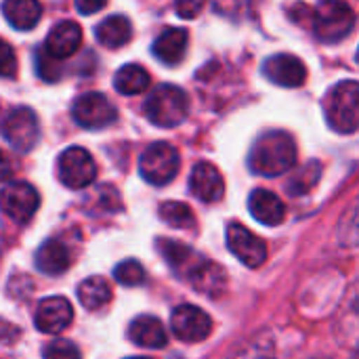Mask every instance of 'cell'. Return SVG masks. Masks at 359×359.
<instances>
[{
	"mask_svg": "<svg viewBox=\"0 0 359 359\" xmlns=\"http://www.w3.org/2000/svg\"><path fill=\"white\" fill-rule=\"evenodd\" d=\"M156 248L164 257L168 267L181 280H185L194 290H198L200 294H206L210 299H219L225 292L227 273L215 261L198 255L194 248H189L183 242H177V240L160 238L156 242Z\"/></svg>",
	"mask_w": 359,
	"mask_h": 359,
	"instance_id": "6da1fadb",
	"label": "cell"
},
{
	"mask_svg": "<svg viewBox=\"0 0 359 359\" xmlns=\"http://www.w3.org/2000/svg\"><path fill=\"white\" fill-rule=\"evenodd\" d=\"M297 162V143L292 135L284 130H271L263 135L248 156V166L252 172L263 177H280L288 172Z\"/></svg>",
	"mask_w": 359,
	"mask_h": 359,
	"instance_id": "7a4b0ae2",
	"label": "cell"
},
{
	"mask_svg": "<svg viewBox=\"0 0 359 359\" xmlns=\"http://www.w3.org/2000/svg\"><path fill=\"white\" fill-rule=\"evenodd\" d=\"M328 124L343 135H353L359 126V84L355 80L339 82L324 99Z\"/></svg>",
	"mask_w": 359,
	"mask_h": 359,
	"instance_id": "3957f363",
	"label": "cell"
},
{
	"mask_svg": "<svg viewBox=\"0 0 359 359\" xmlns=\"http://www.w3.org/2000/svg\"><path fill=\"white\" fill-rule=\"evenodd\" d=\"M189 114V97L183 88L175 84L158 86L145 101V116L151 124L162 128H172L181 124Z\"/></svg>",
	"mask_w": 359,
	"mask_h": 359,
	"instance_id": "277c9868",
	"label": "cell"
},
{
	"mask_svg": "<svg viewBox=\"0 0 359 359\" xmlns=\"http://www.w3.org/2000/svg\"><path fill=\"white\" fill-rule=\"evenodd\" d=\"M355 25V11L345 0H322L313 11L311 29L322 42L343 40Z\"/></svg>",
	"mask_w": 359,
	"mask_h": 359,
	"instance_id": "5b68a950",
	"label": "cell"
},
{
	"mask_svg": "<svg viewBox=\"0 0 359 359\" xmlns=\"http://www.w3.org/2000/svg\"><path fill=\"white\" fill-rule=\"evenodd\" d=\"M181 166V156L179 151L166 143V141H156L151 143L139 160V172L149 185H166L170 183Z\"/></svg>",
	"mask_w": 359,
	"mask_h": 359,
	"instance_id": "8992f818",
	"label": "cell"
},
{
	"mask_svg": "<svg viewBox=\"0 0 359 359\" xmlns=\"http://www.w3.org/2000/svg\"><path fill=\"white\" fill-rule=\"evenodd\" d=\"M59 181L69 189H84L97 177V164L84 147H67L57 160Z\"/></svg>",
	"mask_w": 359,
	"mask_h": 359,
	"instance_id": "52a82bcc",
	"label": "cell"
},
{
	"mask_svg": "<svg viewBox=\"0 0 359 359\" xmlns=\"http://www.w3.org/2000/svg\"><path fill=\"white\" fill-rule=\"evenodd\" d=\"M72 116L82 128L97 130V128H105V126L114 124L118 118V109L105 95L84 93L74 101Z\"/></svg>",
	"mask_w": 359,
	"mask_h": 359,
	"instance_id": "ba28073f",
	"label": "cell"
},
{
	"mask_svg": "<svg viewBox=\"0 0 359 359\" xmlns=\"http://www.w3.org/2000/svg\"><path fill=\"white\" fill-rule=\"evenodd\" d=\"M38 206H40V196L25 181L8 183L0 191V210L15 223H27L36 215Z\"/></svg>",
	"mask_w": 359,
	"mask_h": 359,
	"instance_id": "9c48e42d",
	"label": "cell"
},
{
	"mask_svg": "<svg viewBox=\"0 0 359 359\" xmlns=\"http://www.w3.org/2000/svg\"><path fill=\"white\" fill-rule=\"evenodd\" d=\"M4 139L17 149V151H32L40 139V126H38V118L29 107H15L2 126Z\"/></svg>",
	"mask_w": 359,
	"mask_h": 359,
	"instance_id": "30bf717a",
	"label": "cell"
},
{
	"mask_svg": "<svg viewBox=\"0 0 359 359\" xmlns=\"http://www.w3.org/2000/svg\"><path fill=\"white\" fill-rule=\"evenodd\" d=\"M172 334L183 343H202L212 332V320L196 305H179L170 318Z\"/></svg>",
	"mask_w": 359,
	"mask_h": 359,
	"instance_id": "8fae6325",
	"label": "cell"
},
{
	"mask_svg": "<svg viewBox=\"0 0 359 359\" xmlns=\"http://www.w3.org/2000/svg\"><path fill=\"white\" fill-rule=\"evenodd\" d=\"M227 246L231 255L250 269H257L267 261V244L240 223L227 227Z\"/></svg>",
	"mask_w": 359,
	"mask_h": 359,
	"instance_id": "7c38bea8",
	"label": "cell"
},
{
	"mask_svg": "<svg viewBox=\"0 0 359 359\" xmlns=\"http://www.w3.org/2000/svg\"><path fill=\"white\" fill-rule=\"evenodd\" d=\"M263 74L267 80H271L278 86L284 88H297L307 80V67L305 63L290 55V53H280V55H271L265 63H263Z\"/></svg>",
	"mask_w": 359,
	"mask_h": 359,
	"instance_id": "4fadbf2b",
	"label": "cell"
},
{
	"mask_svg": "<svg viewBox=\"0 0 359 359\" xmlns=\"http://www.w3.org/2000/svg\"><path fill=\"white\" fill-rule=\"evenodd\" d=\"M72 320H74V309L65 297H48L40 301L36 316H34L36 328L44 334L63 332L72 324Z\"/></svg>",
	"mask_w": 359,
	"mask_h": 359,
	"instance_id": "5bb4252c",
	"label": "cell"
},
{
	"mask_svg": "<svg viewBox=\"0 0 359 359\" xmlns=\"http://www.w3.org/2000/svg\"><path fill=\"white\" fill-rule=\"evenodd\" d=\"M189 189L191 194L204 202V204H212L219 202L225 194V181L219 172V168L210 162H200L196 164V168L191 170L189 177Z\"/></svg>",
	"mask_w": 359,
	"mask_h": 359,
	"instance_id": "9a60e30c",
	"label": "cell"
},
{
	"mask_svg": "<svg viewBox=\"0 0 359 359\" xmlns=\"http://www.w3.org/2000/svg\"><path fill=\"white\" fill-rule=\"evenodd\" d=\"M82 44V27L76 21H61L57 23L44 42V50L53 55L55 59L72 57Z\"/></svg>",
	"mask_w": 359,
	"mask_h": 359,
	"instance_id": "2e32d148",
	"label": "cell"
},
{
	"mask_svg": "<svg viewBox=\"0 0 359 359\" xmlns=\"http://www.w3.org/2000/svg\"><path fill=\"white\" fill-rule=\"evenodd\" d=\"M187 44H189V34L183 27H166L162 34H158V38L154 40V55L158 61H162L164 65H179L187 53Z\"/></svg>",
	"mask_w": 359,
	"mask_h": 359,
	"instance_id": "e0dca14e",
	"label": "cell"
},
{
	"mask_svg": "<svg viewBox=\"0 0 359 359\" xmlns=\"http://www.w3.org/2000/svg\"><path fill=\"white\" fill-rule=\"evenodd\" d=\"M248 208L250 215L267 227H276L286 219L284 202L269 189H255L248 198Z\"/></svg>",
	"mask_w": 359,
	"mask_h": 359,
	"instance_id": "ac0fdd59",
	"label": "cell"
},
{
	"mask_svg": "<svg viewBox=\"0 0 359 359\" xmlns=\"http://www.w3.org/2000/svg\"><path fill=\"white\" fill-rule=\"evenodd\" d=\"M128 339L145 349H162L166 347L168 334L162 322L154 316H139L128 326Z\"/></svg>",
	"mask_w": 359,
	"mask_h": 359,
	"instance_id": "d6986e66",
	"label": "cell"
},
{
	"mask_svg": "<svg viewBox=\"0 0 359 359\" xmlns=\"http://www.w3.org/2000/svg\"><path fill=\"white\" fill-rule=\"evenodd\" d=\"M2 13L15 29L27 32L38 25L42 17V4L38 0H4Z\"/></svg>",
	"mask_w": 359,
	"mask_h": 359,
	"instance_id": "ffe728a7",
	"label": "cell"
},
{
	"mask_svg": "<svg viewBox=\"0 0 359 359\" xmlns=\"http://www.w3.org/2000/svg\"><path fill=\"white\" fill-rule=\"evenodd\" d=\"M72 263L69 250L59 240H46L36 252V267L46 276H61Z\"/></svg>",
	"mask_w": 359,
	"mask_h": 359,
	"instance_id": "44dd1931",
	"label": "cell"
},
{
	"mask_svg": "<svg viewBox=\"0 0 359 359\" xmlns=\"http://www.w3.org/2000/svg\"><path fill=\"white\" fill-rule=\"evenodd\" d=\"M95 36L97 40L107 46V48H118V46H124L130 36H133V25L128 21V17L124 15H111L107 19H103L97 29H95Z\"/></svg>",
	"mask_w": 359,
	"mask_h": 359,
	"instance_id": "7402d4cb",
	"label": "cell"
},
{
	"mask_svg": "<svg viewBox=\"0 0 359 359\" xmlns=\"http://www.w3.org/2000/svg\"><path fill=\"white\" fill-rule=\"evenodd\" d=\"M114 86L120 95H139L149 86V74L143 65L137 63H128L124 67H120L114 76Z\"/></svg>",
	"mask_w": 359,
	"mask_h": 359,
	"instance_id": "603a6c76",
	"label": "cell"
},
{
	"mask_svg": "<svg viewBox=\"0 0 359 359\" xmlns=\"http://www.w3.org/2000/svg\"><path fill=\"white\" fill-rule=\"evenodd\" d=\"M109 299H111V288H109V284H107L103 278H99V276L88 278V280H84V282L78 286V301H80V305H82L84 309H88V311L101 309L103 305L109 303Z\"/></svg>",
	"mask_w": 359,
	"mask_h": 359,
	"instance_id": "cb8c5ba5",
	"label": "cell"
},
{
	"mask_svg": "<svg viewBox=\"0 0 359 359\" xmlns=\"http://www.w3.org/2000/svg\"><path fill=\"white\" fill-rule=\"evenodd\" d=\"M158 212H160V219L166 225L177 227V229H189L196 223L191 208L187 204H183V202H164Z\"/></svg>",
	"mask_w": 359,
	"mask_h": 359,
	"instance_id": "d4e9b609",
	"label": "cell"
},
{
	"mask_svg": "<svg viewBox=\"0 0 359 359\" xmlns=\"http://www.w3.org/2000/svg\"><path fill=\"white\" fill-rule=\"evenodd\" d=\"M231 359H276V343L269 332L257 334Z\"/></svg>",
	"mask_w": 359,
	"mask_h": 359,
	"instance_id": "484cf974",
	"label": "cell"
},
{
	"mask_svg": "<svg viewBox=\"0 0 359 359\" xmlns=\"http://www.w3.org/2000/svg\"><path fill=\"white\" fill-rule=\"evenodd\" d=\"M320 175H322L320 162H309V164H305V166L292 177V181L288 183L290 194H294V196L307 194V191L320 181Z\"/></svg>",
	"mask_w": 359,
	"mask_h": 359,
	"instance_id": "4316f807",
	"label": "cell"
},
{
	"mask_svg": "<svg viewBox=\"0 0 359 359\" xmlns=\"http://www.w3.org/2000/svg\"><path fill=\"white\" fill-rule=\"evenodd\" d=\"M215 8L231 19H244L255 15L261 0H212Z\"/></svg>",
	"mask_w": 359,
	"mask_h": 359,
	"instance_id": "83f0119b",
	"label": "cell"
},
{
	"mask_svg": "<svg viewBox=\"0 0 359 359\" xmlns=\"http://www.w3.org/2000/svg\"><path fill=\"white\" fill-rule=\"evenodd\" d=\"M36 72H38V76L42 80L57 82L63 76V65L59 63V59H55L53 55H48L44 50V46H42V48L36 50Z\"/></svg>",
	"mask_w": 359,
	"mask_h": 359,
	"instance_id": "f1b7e54d",
	"label": "cell"
},
{
	"mask_svg": "<svg viewBox=\"0 0 359 359\" xmlns=\"http://www.w3.org/2000/svg\"><path fill=\"white\" fill-rule=\"evenodd\" d=\"M145 269H143V265L141 263H137V261H122L120 265H116V269H114V278L120 282V284H124V286H139V284H143L145 282Z\"/></svg>",
	"mask_w": 359,
	"mask_h": 359,
	"instance_id": "f546056e",
	"label": "cell"
},
{
	"mask_svg": "<svg viewBox=\"0 0 359 359\" xmlns=\"http://www.w3.org/2000/svg\"><path fill=\"white\" fill-rule=\"evenodd\" d=\"M44 359H82V355L74 343L59 339L44 347Z\"/></svg>",
	"mask_w": 359,
	"mask_h": 359,
	"instance_id": "4dcf8cb0",
	"label": "cell"
},
{
	"mask_svg": "<svg viewBox=\"0 0 359 359\" xmlns=\"http://www.w3.org/2000/svg\"><path fill=\"white\" fill-rule=\"evenodd\" d=\"M17 72V57L13 46L0 38V78H13Z\"/></svg>",
	"mask_w": 359,
	"mask_h": 359,
	"instance_id": "1f68e13d",
	"label": "cell"
},
{
	"mask_svg": "<svg viewBox=\"0 0 359 359\" xmlns=\"http://www.w3.org/2000/svg\"><path fill=\"white\" fill-rule=\"evenodd\" d=\"M175 2V11L181 19H194L202 13V8L206 6V0H172Z\"/></svg>",
	"mask_w": 359,
	"mask_h": 359,
	"instance_id": "d6a6232c",
	"label": "cell"
},
{
	"mask_svg": "<svg viewBox=\"0 0 359 359\" xmlns=\"http://www.w3.org/2000/svg\"><path fill=\"white\" fill-rule=\"evenodd\" d=\"M290 19L301 23V25H311V19H313V8H309L307 4H294L290 11Z\"/></svg>",
	"mask_w": 359,
	"mask_h": 359,
	"instance_id": "836d02e7",
	"label": "cell"
},
{
	"mask_svg": "<svg viewBox=\"0 0 359 359\" xmlns=\"http://www.w3.org/2000/svg\"><path fill=\"white\" fill-rule=\"evenodd\" d=\"M76 2V8L82 13V15H93V13H99L107 0H74Z\"/></svg>",
	"mask_w": 359,
	"mask_h": 359,
	"instance_id": "e575fe53",
	"label": "cell"
},
{
	"mask_svg": "<svg viewBox=\"0 0 359 359\" xmlns=\"http://www.w3.org/2000/svg\"><path fill=\"white\" fill-rule=\"evenodd\" d=\"M11 175H13V164H11V160H8V156L0 149V183L8 181Z\"/></svg>",
	"mask_w": 359,
	"mask_h": 359,
	"instance_id": "d590c367",
	"label": "cell"
},
{
	"mask_svg": "<svg viewBox=\"0 0 359 359\" xmlns=\"http://www.w3.org/2000/svg\"><path fill=\"white\" fill-rule=\"evenodd\" d=\"M126 359H149V358H126Z\"/></svg>",
	"mask_w": 359,
	"mask_h": 359,
	"instance_id": "8d00e7d4",
	"label": "cell"
}]
</instances>
